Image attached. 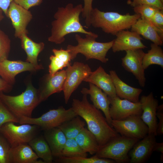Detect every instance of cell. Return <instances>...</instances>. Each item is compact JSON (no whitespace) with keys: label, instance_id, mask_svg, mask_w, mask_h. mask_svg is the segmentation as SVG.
<instances>
[{"label":"cell","instance_id":"6da1fadb","mask_svg":"<svg viewBox=\"0 0 163 163\" xmlns=\"http://www.w3.org/2000/svg\"><path fill=\"white\" fill-rule=\"evenodd\" d=\"M87 94L81 100L74 99L72 107L86 122L88 129L95 136L100 147L120 135L108 123L101 111L88 101Z\"/></svg>","mask_w":163,"mask_h":163},{"label":"cell","instance_id":"7a4b0ae2","mask_svg":"<svg viewBox=\"0 0 163 163\" xmlns=\"http://www.w3.org/2000/svg\"><path fill=\"white\" fill-rule=\"evenodd\" d=\"M83 9L81 4L74 6L72 3L68 4L65 7H59L51 23V34L48 41L59 44L64 42L65 36L69 34H92L93 33L86 30L80 22V16Z\"/></svg>","mask_w":163,"mask_h":163},{"label":"cell","instance_id":"3957f363","mask_svg":"<svg viewBox=\"0 0 163 163\" xmlns=\"http://www.w3.org/2000/svg\"><path fill=\"white\" fill-rule=\"evenodd\" d=\"M141 17L139 14L123 15L114 12H104L93 9L90 17L91 26L100 28L105 33L116 35L119 32L131 28Z\"/></svg>","mask_w":163,"mask_h":163},{"label":"cell","instance_id":"277c9868","mask_svg":"<svg viewBox=\"0 0 163 163\" xmlns=\"http://www.w3.org/2000/svg\"><path fill=\"white\" fill-rule=\"evenodd\" d=\"M84 38L78 34L75 36L78 42L76 46L68 45L66 49L70 54L72 60L75 58L79 53L83 55L86 60L91 59L98 60L102 63H106L108 59L106 58L107 53L111 48L113 40L108 42H99L96 41L97 34L93 33L86 34Z\"/></svg>","mask_w":163,"mask_h":163},{"label":"cell","instance_id":"5b68a950","mask_svg":"<svg viewBox=\"0 0 163 163\" xmlns=\"http://www.w3.org/2000/svg\"><path fill=\"white\" fill-rule=\"evenodd\" d=\"M0 99L8 109L17 117L20 116L32 117L34 110L40 103L38 90L31 82L26 90L21 94L10 96L0 92Z\"/></svg>","mask_w":163,"mask_h":163},{"label":"cell","instance_id":"8992f818","mask_svg":"<svg viewBox=\"0 0 163 163\" xmlns=\"http://www.w3.org/2000/svg\"><path fill=\"white\" fill-rule=\"evenodd\" d=\"M78 116L70 107L65 109L62 106L50 110L38 118L24 116L18 117L20 124H29L38 126L44 130L58 127L64 122Z\"/></svg>","mask_w":163,"mask_h":163},{"label":"cell","instance_id":"52a82bcc","mask_svg":"<svg viewBox=\"0 0 163 163\" xmlns=\"http://www.w3.org/2000/svg\"><path fill=\"white\" fill-rule=\"evenodd\" d=\"M139 139L120 136L100 147L94 155L107 158L116 162L126 163L129 161L128 152Z\"/></svg>","mask_w":163,"mask_h":163},{"label":"cell","instance_id":"ba28073f","mask_svg":"<svg viewBox=\"0 0 163 163\" xmlns=\"http://www.w3.org/2000/svg\"><path fill=\"white\" fill-rule=\"evenodd\" d=\"M13 122H8L0 128V133L5 138L11 146L22 143H28L36 136L39 126L29 124L15 125Z\"/></svg>","mask_w":163,"mask_h":163},{"label":"cell","instance_id":"9c48e42d","mask_svg":"<svg viewBox=\"0 0 163 163\" xmlns=\"http://www.w3.org/2000/svg\"><path fill=\"white\" fill-rule=\"evenodd\" d=\"M65 70L66 77L62 91L67 104L73 92L92 71L88 64L78 62H75L72 66L69 65Z\"/></svg>","mask_w":163,"mask_h":163},{"label":"cell","instance_id":"30bf717a","mask_svg":"<svg viewBox=\"0 0 163 163\" xmlns=\"http://www.w3.org/2000/svg\"><path fill=\"white\" fill-rule=\"evenodd\" d=\"M140 115H133L122 120H112L111 125L120 136L142 139L147 135L148 126Z\"/></svg>","mask_w":163,"mask_h":163},{"label":"cell","instance_id":"8fae6325","mask_svg":"<svg viewBox=\"0 0 163 163\" xmlns=\"http://www.w3.org/2000/svg\"><path fill=\"white\" fill-rule=\"evenodd\" d=\"M110 107L109 113L112 120H122L133 115H140L142 113L141 104L139 102H133L118 96L108 97Z\"/></svg>","mask_w":163,"mask_h":163},{"label":"cell","instance_id":"7c38bea8","mask_svg":"<svg viewBox=\"0 0 163 163\" xmlns=\"http://www.w3.org/2000/svg\"><path fill=\"white\" fill-rule=\"evenodd\" d=\"M6 16L11 20L15 37L19 39L22 35L27 34V27L33 17L30 11L13 1L8 9Z\"/></svg>","mask_w":163,"mask_h":163},{"label":"cell","instance_id":"4fadbf2b","mask_svg":"<svg viewBox=\"0 0 163 163\" xmlns=\"http://www.w3.org/2000/svg\"><path fill=\"white\" fill-rule=\"evenodd\" d=\"M126 52V55L121 59L122 66L126 70L132 73L140 85L144 87L146 78L142 60L145 53L142 49L128 50Z\"/></svg>","mask_w":163,"mask_h":163},{"label":"cell","instance_id":"5bb4252c","mask_svg":"<svg viewBox=\"0 0 163 163\" xmlns=\"http://www.w3.org/2000/svg\"><path fill=\"white\" fill-rule=\"evenodd\" d=\"M66 77L65 70L58 71L53 75H45L41 79L37 89L40 103L46 100L52 94L62 91Z\"/></svg>","mask_w":163,"mask_h":163},{"label":"cell","instance_id":"9a60e30c","mask_svg":"<svg viewBox=\"0 0 163 163\" xmlns=\"http://www.w3.org/2000/svg\"><path fill=\"white\" fill-rule=\"evenodd\" d=\"M38 70L33 64L26 61L6 59L0 61V76L12 85L14 83L15 77L18 74L25 71L35 72Z\"/></svg>","mask_w":163,"mask_h":163},{"label":"cell","instance_id":"2e32d148","mask_svg":"<svg viewBox=\"0 0 163 163\" xmlns=\"http://www.w3.org/2000/svg\"><path fill=\"white\" fill-rule=\"evenodd\" d=\"M141 104L142 113L141 118L148 126V134L157 136L156 131L158 123L156 117L158 102L153 96V93L147 95H142L139 101Z\"/></svg>","mask_w":163,"mask_h":163},{"label":"cell","instance_id":"e0dca14e","mask_svg":"<svg viewBox=\"0 0 163 163\" xmlns=\"http://www.w3.org/2000/svg\"><path fill=\"white\" fill-rule=\"evenodd\" d=\"M111 47L114 53L147 48L142 42L143 39L137 33L124 30L117 33Z\"/></svg>","mask_w":163,"mask_h":163},{"label":"cell","instance_id":"ac0fdd59","mask_svg":"<svg viewBox=\"0 0 163 163\" xmlns=\"http://www.w3.org/2000/svg\"><path fill=\"white\" fill-rule=\"evenodd\" d=\"M155 136L153 134H148L135 144L130 151L129 163H143L148 159L153 152L156 142Z\"/></svg>","mask_w":163,"mask_h":163},{"label":"cell","instance_id":"d6986e66","mask_svg":"<svg viewBox=\"0 0 163 163\" xmlns=\"http://www.w3.org/2000/svg\"><path fill=\"white\" fill-rule=\"evenodd\" d=\"M89 89L83 88L81 91V93L90 95L93 105L103 112L108 123L111 125L112 120L110 114V102L108 96L95 85L89 83Z\"/></svg>","mask_w":163,"mask_h":163},{"label":"cell","instance_id":"ffe728a7","mask_svg":"<svg viewBox=\"0 0 163 163\" xmlns=\"http://www.w3.org/2000/svg\"><path fill=\"white\" fill-rule=\"evenodd\" d=\"M84 81L92 83L101 89L110 97L116 96L115 88L110 75L100 66L92 72Z\"/></svg>","mask_w":163,"mask_h":163},{"label":"cell","instance_id":"44dd1931","mask_svg":"<svg viewBox=\"0 0 163 163\" xmlns=\"http://www.w3.org/2000/svg\"><path fill=\"white\" fill-rule=\"evenodd\" d=\"M39 158L27 143L11 146L10 151V163H45L38 160Z\"/></svg>","mask_w":163,"mask_h":163},{"label":"cell","instance_id":"7402d4cb","mask_svg":"<svg viewBox=\"0 0 163 163\" xmlns=\"http://www.w3.org/2000/svg\"><path fill=\"white\" fill-rule=\"evenodd\" d=\"M109 74L117 96L121 99H126L133 102H139V96L142 91V89L127 85L119 78L114 70L110 71Z\"/></svg>","mask_w":163,"mask_h":163},{"label":"cell","instance_id":"603a6c76","mask_svg":"<svg viewBox=\"0 0 163 163\" xmlns=\"http://www.w3.org/2000/svg\"><path fill=\"white\" fill-rule=\"evenodd\" d=\"M131 28V31L137 33L153 43L160 46L162 45L163 39L157 29L148 20L140 17Z\"/></svg>","mask_w":163,"mask_h":163},{"label":"cell","instance_id":"cb8c5ba5","mask_svg":"<svg viewBox=\"0 0 163 163\" xmlns=\"http://www.w3.org/2000/svg\"><path fill=\"white\" fill-rule=\"evenodd\" d=\"M21 46L27 54L26 61L34 65L38 70L43 69V67L38 62V57L43 50L45 44L43 42L36 43L27 34L22 35L19 38Z\"/></svg>","mask_w":163,"mask_h":163},{"label":"cell","instance_id":"d4e9b609","mask_svg":"<svg viewBox=\"0 0 163 163\" xmlns=\"http://www.w3.org/2000/svg\"><path fill=\"white\" fill-rule=\"evenodd\" d=\"M44 131V137L50 146L53 157L57 158L61 157L67 139L66 136L58 127Z\"/></svg>","mask_w":163,"mask_h":163},{"label":"cell","instance_id":"484cf974","mask_svg":"<svg viewBox=\"0 0 163 163\" xmlns=\"http://www.w3.org/2000/svg\"><path fill=\"white\" fill-rule=\"evenodd\" d=\"M52 52L54 55L50 57V63L49 66V74L53 75L59 70L71 64V57L69 51L61 48L53 49Z\"/></svg>","mask_w":163,"mask_h":163},{"label":"cell","instance_id":"4316f807","mask_svg":"<svg viewBox=\"0 0 163 163\" xmlns=\"http://www.w3.org/2000/svg\"><path fill=\"white\" fill-rule=\"evenodd\" d=\"M82 149L91 155H95L100 146L94 135L88 129L84 127L75 138Z\"/></svg>","mask_w":163,"mask_h":163},{"label":"cell","instance_id":"83f0119b","mask_svg":"<svg viewBox=\"0 0 163 163\" xmlns=\"http://www.w3.org/2000/svg\"><path fill=\"white\" fill-rule=\"evenodd\" d=\"M39 158L42 159L45 163H51L53 159L51 149L42 136H35L28 143Z\"/></svg>","mask_w":163,"mask_h":163},{"label":"cell","instance_id":"f1b7e54d","mask_svg":"<svg viewBox=\"0 0 163 163\" xmlns=\"http://www.w3.org/2000/svg\"><path fill=\"white\" fill-rule=\"evenodd\" d=\"M151 49L145 53L142 60V66L145 70L150 66L157 65L163 68V51L160 46L154 43L150 45Z\"/></svg>","mask_w":163,"mask_h":163},{"label":"cell","instance_id":"f546056e","mask_svg":"<svg viewBox=\"0 0 163 163\" xmlns=\"http://www.w3.org/2000/svg\"><path fill=\"white\" fill-rule=\"evenodd\" d=\"M85 125V122L77 116L58 127L67 139H75Z\"/></svg>","mask_w":163,"mask_h":163},{"label":"cell","instance_id":"4dcf8cb0","mask_svg":"<svg viewBox=\"0 0 163 163\" xmlns=\"http://www.w3.org/2000/svg\"><path fill=\"white\" fill-rule=\"evenodd\" d=\"M87 153L82 149L75 139H67L61 156L87 157Z\"/></svg>","mask_w":163,"mask_h":163},{"label":"cell","instance_id":"1f68e13d","mask_svg":"<svg viewBox=\"0 0 163 163\" xmlns=\"http://www.w3.org/2000/svg\"><path fill=\"white\" fill-rule=\"evenodd\" d=\"M56 161L61 163H114L112 160L99 158L94 155L90 158L84 157H69L61 156L57 158Z\"/></svg>","mask_w":163,"mask_h":163},{"label":"cell","instance_id":"d6a6232c","mask_svg":"<svg viewBox=\"0 0 163 163\" xmlns=\"http://www.w3.org/2000/svg\"><path fill=\"white\" fill-rule=\"evenodd\" d=\"M135 14H139L141 17L149 21L155 13L159 9L158 8L148 5H139L133 7Z\"/></svg>","mask_w":163,"mask_h":163},{"label":"cell","instance_id":"836d02e7","mask_svg":"<svg viewBox=\"0 0 163 163\" xmlns=\"http://www.w3.org/2000/svg\"><path fill=\"white\" fill-rule=\"evenodd\" d=\"M11 44L8 36L0 30V61L7 59L10 50Z\"/></svg>","mask_w":163,"mask_h":163},{"label":"cell","instance_id":"e575fe53","mask_svg":"<svg viewBox=\"0 0 163 163\" xmlns=\"http://www.w3.org/2000/svg\"><path fill=\"white\" fill-rule=\"evenodd\" d=\"M10 122L19 123V120L0 99V128L5 123Z\"/></svg>","mask_w":163,"mask_h":163},{"label":"cell","instance_id":"d590c367","mask_svg":"<svg viewBox=\"0 0 163 163\" xmlns=\"http://www.w3.org/2000/svg\"><path fill=\"white\" fill-rule=\"evenodd\" d=\"M11 147V145L5 138L2 135H0V163H10Z\"/></svg>","mask_w":163,"mask_h":163},{"label":"cell","instance_id":"8d00e7d4","mask_svg":"<svg viewBox=\"0 0 163 163\" xmlns=\"http://www.w3.org/2000/svg\"><path fill=\"white\" fill-rule=\"evenodd\" d=\"M149 21L157 29L163 39V10H158Z\"/></svg>","mask_w":163,"mask_h":163},{"label":"cell","instance_id":"74e56055","mask_svg":"<svg viewBox=\"0 0 163 163\" xmlns=\"http://www.w3.org/2000/svg\"><path fill=\"white\" fill-rule=\"evenodd\" d=\"M127 3L133 7L139 5H148L163 10V0H129Z\"/></svg>","mask_w":163,"mask_h":163},{"label":"cell","instance_id":"f35d334b","mask_svg":"<svg viewBox=\"0 0 163 163\" xmlns=\"http://www.w3.org/2000/svg\"><path fill=\"white\" fill-rule=\"evenodd\" d=\"M93 0H84V5L82 13V17L85 18V26L87 27L91 26L90 17L93 9L92 6Z\"/></svg>","mask_w":163,"mask_h":163},{"label":"cell","instance_id":"ab89813d","mask_svg":"<svg viewBox=\"0 0 163 163\" xmlns=\"http://www.w3.org/2000/svg\"><path fill=\"white\" fill-rule=\"evenodd\" d=\"M16 3L29 10L31 8L39 6L42 2V0H13Z\"/></svg>","mask_w":163,"mask_h":163},{"label":"cell","instance_id":"60d3db41","mask_svg":"<svg viewBox=\"0 0 163 163\" xmlns=\"http://www.w3.org/2000/svg\"><path fill=\"white\" fill-rule=\"evenodd\" d=\"M156 117L159 120L157 124L156 133L157 135H161L163 134V105L158 106L157 109Z\"/></svg>","mask_w":163,"mask_h":163},{"label":"cell","instance_id":"b9f144b4","mask_svg":"<svg viewBox=\"0 0 163 163\" xmlns=\"http://www.w3.org/2000/svg\"><path fill=\"white\" fill-rule=\"evenodd\" d=\"M12 87V85L0 78V92H9L11 91Z\"/></svg>","mask_w":163,"mask_h":163},{"label":"cell","instance_id":"7bdbcfd3","mask_svg":"<svg viewBox=\"0 0 163 163\" xmlns=\"http://www.w3.org/2000/svg\"><path fill=\"white\" fill-rule=\"evenodd\" d=\"M13 0H0V8L6 16L10 5Z\"/></svg>","mask_w":163,"mask_h":163},{"label":"cell","instance_id":"ee69618b","mask_svg":"<svg viewBox=\"0 0 163 163\" xmlns=\"http://www.w3.org/2000/svg\"><path fill=\"white\" fill-rule=\"evenodd\" d=\"M153 151L163 154V142L158 143L156 142L153 147Z\"/></svg>","mask_w":163,"mask_h":163},{"label":"cell","instance_id":"f6af8a7d","mask_svg":"<svg viewBox=\"0 0 163 163\" xmlns=\"http://www.w3.org/2000/svg\"><path fill=\"white\" fill-rule=\"evenodd\" d=\"M3 12L2 10L0 8V22L2 21L4 18L3 14Z\"/></svg>","mask_w":163,"mask_h":163}]
</instances>
